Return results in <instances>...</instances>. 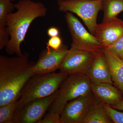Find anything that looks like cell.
<instances>
[{
    "label": "cell",
    "instance_id": "cell-1",
    "mask_svg": "<svg viewBox=\"0 0 123 123\" xmlns=\"http://www.w3.org/2000/svg\"><path fill=\"white\" fill-rule=\"evenodd\" d=\"M27 52L8 57L0 55V106L18 101L29 79L35 75V62L29 61Z\"/></svg>",
    "mask_w": 123,
    "mask_h": 123
},
{
    "label": "cell",
    "instance_id": "cell-2",
    "mask_svg": "<svg viewBox=\"0 0 123 123\" xmlns=\"http://www.w3.org/2000/svg\"><path fill=\"white\" fill-rule=\"evenodd\" d=\"M17 11L7 15V27L10 39L6 47L7 54L21 55V45L33 21L47 15V9L40 2L32 0H19L15 3Z\"/></svg>",
    "mask_w": 123,
    "mask_h": 123
},
{
    "label": "cell",
    "instance_id": "cell-3",
    "mask_svg": "<svg viewBox=\"0 0 123 123\" xmlns=\"http://www.w3.org/2000/svg\"><path fill=\"white\" fill-rule=\"evenodd\" d=\"M68 76L61 72L34 75L21 91L20 98L17 102L16 111L21 109L31 101L53 94Z\"/></svg>",
    "mask_w": 123,
    "mask_h": 123
},
{
    "label": "cell",
    "instance_id": "cell-4",
    "mask_svg": "<svg viewBox=\"0 0 123 123\" xmlns=\"http://www.w3.org/2000/svg\"><path fill=\"white\" fill-rule=\"evenodd\" d=\"M91 84L88 75H69L58 89L57 96L50 107L49 111L61 115L69 101L91 92Z\"/></svg>",
    "mask_w": 123,
    "mask_h": 123
},
{
    "label": "cell",
    "instance_id": "cell-5",
    "mask_svg": "<svg viewBox=\"0 0 123 123\" xmlns=\"http://www.w3.org/2000/svg\"><path fill=\"white\" fill-rule=\"evenodd\" d=\"M102 0H63L57 1L60 12L77 15L94 35L98 24V14L102 10Z\"/></svg>",
    "mask_w": 123,
    "mask_h": 123
},
{
    "label": "cell",
    "instance_id": "cell-6",
    "mask_svg": "<svg viewBox=\"0 0 123 123\" xmlns=\"http://www.w3.org/2000/svg\"><path fill=\"white\" fill-rule=\"evenodd\" d=\"M65 21L72 37L70 49L98 53L104 49L95 37L86 30L75 15L70 12L65 13Z\"/></svg>",
    "mask_w": 123,
    "mask_h": 123
},
{
    "label": "cell",
    "instance_id": "cell-7",
    "mask_svg": "<svg viewBox=\"0 0 123 123\" xmlns=\"http://www.w3.org/2000/svg\"><path fill=\"white\" fill-rule=\"evenodd\" d=\"M98 53L70 49L60 66V72L68 76H88Z\"/></svg>",
    "mask_w": 123,
    "mask_h": 123
},
{
    "label": "cell",
    "instance_id": "cell-8",
    "mask_svg": "<svg viewBox=\"0 0 123 123\" xmlns=\"http://www.w3.org/2000/svg\"><path fill=\"white\" fill-rule=\"evenodd\" d=\"M99 102L91 91L69 101L61 114V123H82L92 106Z\"/></svg>",
    "mask_w": 123,
    "mask_h": 123
},
{
    "label": "cell",
    "instance_id": "cell-9",
    "mask_svg": "<svg viewBox=\"0 0 123 123\" xmlns=\"http://www.w3.org/2000/svg\"><path fill=\"white\" fill-rule=\"evenodd\" d=\"M58 90L48 97L31 101L21 109L16 111L15 123H37L50 108L57 96Z\"/></svg>",
    "mask_w": 123,
    "mask_h": 123
},
{
    "label": "cell",
    "instance_id": "cell-10",
    "mask_svg": "<svg viewBox=\"0 0 123 123\" xmlns=\"http://www.w3.org/2000/svg\"><path fill=\"white\" fill-rule=\"evenodd\" d=\"M123 35V21L114 17L98 24L94 36L105 49L108 50Z\"/></svg>",
    "mask_w": 123,
    "mask_h": 123
},
{
    "label": "cell",
    "instance_id": "cell-11",
    "mask_svg": "<svg viewBox=\"0 0 123 123\" xmlns=\"http://www.w3.org/2000/svg\"><path fill=\"white\" fill-rule=\"evenodd\" d=\"M68 50L67 46L63 44L56 50L47 47L40 53L35 64L36 74L51 73L59 69Z\"/></svg>",
    "mask_w": 123,
    "mask_h": 123
},
{
    "label": "cell",
    "instance_id": "cell-12",
    "mask_svg": "<svg viewBox=\"0 0 123 123\" xmlns=\"http://www.w3.org/2000/svg\"><path fill=\"white\" fill-rule=\"evenodd\" d=\"M113 85L107 83H92L91 92L101 103L114 105L123 100V95Z\"/></svg>",
    "mask_w": 123,
    "mask_h": 123
},
{
    "label": "cell",
    "instance_id": "cell-13",
    "mask_svg": "<svg viewBox=\"0 0 123 123\" xmlns=\"http://www.w3.org/2000/svg\"><path fill=\"white\" fill-rule=\"evenodd\" d=\"M88 76L92 83L114 85L107 60L103 51L97 53Z\"/></svg>",
    "mask_w": 123,
    "mask_h": 123
},
{
    "label": "cell",
    "instance_id": "cell-14",
    "mask_svg": "<svg viewBox=\"0 0 123 123\" xmlns=\"http://www.w3.org/2000/svg\"><path fill=\"white\" fill-rule=\"evenodd\" d=\"M103 52L107 60L114 85L123 95V60L109 50L104 49Z\"/></svg>",
    "mask_w": 123,
    "mask_h": 123
},
{
    "label": "cell",
    "instance_id": "cell-15",
    "mask_svg": "<svg viewBox=\"0 0 123 123\" xmlns=\"http://www.w3.org/2000/svg\"><path fill=\"white\" fill-rule=\"evenodd\" d=\"M101 102L95 104L91 108L82 123H112Z\"/></svg>",
    "mask_w": 123,
    "mask_h": 123
},
{
    "label": "cell",
    "instance_id": "cell-16",
    "mask_svg": "<svg viewBox=\"0 0 123 123\" xmlns=\"http://www.w3.org/2000/svg\"><path fill=\"white\" fill-rule=\"evenodd\" d=\"M103 20L116 17L123 12V0H102Z\"/></svg>",
    "mask_w": 123,
    "mask_h": 123
},
{
    "label": "cell",
    "instance_id": "cell-17",
    "mask_svg": "<svg viewBox=\"0 0 123 123\" xmlns=\"http://www.w3.org/2000/svg\"><path fill=\"white\" fill-rule=\"evenodd\" d=\"M17 101H13L0 106V123H15Z\"/></svg>",
    "mask_w": 123,
    "mask_h": 123
},
{
    "label": "cell",
    "instance_id": "cell-18",
    "mask_svg": "<svg viewBox=\"0 0 123 123\" xmlns=\"http://www.w3.org/2000/svg\"><path fill=\"white\" fill-rule=\"evenodd\" d=\"M15 9V4L10 0H0V29H6V18Z\"/></svg>",
    "mask_w": 123,
    "mask_h": 123
},
{
    "label": "cell",
    "instance_id": "cell-19",
    "mask_svg": "<svg viewBox=\"0 0 123 123\" xmlns=\"http://www.w3.org/2000/svg\"><path fill=\"white\" fill-rule=\"evenodd\" d=\"M101 103L113 123H123V112L118 111L109 104Z\"/></svg>",
    "mask_w": 123,
    "mask_h": 123
},
{
    "label": "cell",
    "instance_id": "cell-20",
    "mask_svg": "<svg viewBox=\"0 0 123 123\" xmlns=\"http://www.w3.org/2000/svg\"><path fill=\"white\" fill-rule=\"evenodd\" d=\"M37 123H61L60 115L49 111Z\"/></svg>",
    "mask_w": 123,
    "mask_h": 123
},
{
    "label": "cell",
    "instance_id": "cell-21",
    "mask_svg": "<svg viewBox=\"0 0 123 123\" xmlns=\"http://www.w3.org/2000/svg\"><path fill=\"white\" fill-rule=\"evenodd\" d=\"M62 40L59 36L50 37L47 43V47L56 50L62 45Z\"/></svg>",
    "mask_w": 123,
    "mask_h": 123
},
{
    "label": "cell",
    "instance_id": "cell-22",
    "mask_svg": "<svg viewBox=\"0 0 123 123\" xmlns=\"http://www.w3.org/2000/svg\"><path fill=\"white\" fill-rule=\"evenodd\" d=\"M108 50L118 56L123 52V35Z\"/></svg>",
    "mask_w": 123,
    "mask_h": 123
},
{
    "label": "cell",
    "instance_id": "cell-23",
    "mask_svg": "<svg viewBox=\"0 0 123 123\" xmlns=\"http://www.w3.org/2000/svg\"><path fill=\"white\" fill-rule=\"evenodd\" d=\"M47 34L50 38L56 37L59 36V31L56 27H52L49 28L48 30Z\"/></svg>",
    "mask_w": 123,
    "mask_h": 123
},
{
    "label": "cell",
    "instance_id": "cell-24",
    "mask_svg": "<svg viewBox=\"0 0 123 123\" xmlns=\"http://www.w3.org/2000/svg\"><path fill=\"white\" fill-rule=\"evenodd\" d=\"M110 106L116 110L123 111V100L119 102L118 103Z\"/></svg>",
    "mask_w": 123,
    "mask_h": 123
},
{
    "label": "cell",
    "instance_id": "cell-25",
    "mask_svg": "<svg viewBox=\"0 0 123 123\" xmlns=\"http://www.w3.org/2000/svg\"><path fill=\"white\" fill-rule=\"evenodd\" d=\"M119 56L120 59H121L123 60V52L122 54H121V55H120Z\"/></svg>",
    "mask_w": 123,
    "mask_h": 123
},
{
    "label": "cell",
    "instance_id": "cell-26",
    "mask_svg": "<svg viewBox=\"0 0 123 123\" xmlns=\"http://www.w3.org/2000/svg\"><path fill=\"white\" fill-rule=\"evenodd\" d=\"M10 0L11 1H12V2H13V1H15L16 0Z\"/></svg>",
    "mask_w": 123,
    "mask_h": 123
},
{
    "label": "cell",
    "instance_id": "cell-27",
    "mask_svg": "<svg viewBox=\"0 0 123 123\" xmlns=\"http://www.w3.org/2000/svg\"><path fill=\"white\" fill-rule=\"evenodd\" d=\"M63 0H57V1H59Z\"/></svg>",
    "mask_w": 123,
    "mask_h": 123
}]
</instances>
